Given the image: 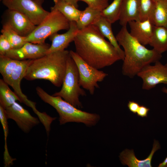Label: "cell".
I'll return each instance as SVG.
<instances>
[{
    "mask_svg": "<svg viewBox=\"0 0 167 167\" xmlns=\"http://www.w3.org/2000/svg\"><path fill=\"white\" fill-rule=\"evenodd\" d=\"M66 2L69 3L73 6L76 8H78L79 5L78 4V0H63Z\"/></svg>",
    "mask_w": 167,
    "mask_h": 167,
    "instance_id": "obj_32",
    "label": "cell"
},
{
    "mask_svg": "<svg viewBox=\"0 0 167 167\" xmlns=\"http://www.w3.org/2000/svg\"><path fill=\"white\" fill-rule=\"evenodd\" d=\"M86 3L88 6L101 11L109 5V0H78Z\"/></svg>",
    "mask_w": 167,
    "mask_h": 167,
    "instance_id": "obj_28",
    "label": "cell"
},
{
    "mask_svg": "<svg viewBox=\"0 0 167 167\" xmlns=\"http://www.w3.org/2000/svg\"><path fill=\"white\" fill-rule=\"evenodd\" d=\"M158 167H167V156L162 163L159 164Z\"/></svg>",
    "mask_w": 167,
    "mask_h": 167,
    "instance_id": "obj_33",
    "label": "cell"
},
{
    "mask_svg": "<svg viewBox=\"0 0 167 167\" xmlns=\"http://www.w3.org/2000/svg\"><path fill=\"white\" fill-rule=\"evenodd\" d=\"M8 85L3 79H0V106L4 109L17 101L21 102L19 98L11 90Z\"/></svg>",
    "mask_w": 167,
    "mask_h": 167,
    "instance_id": "obj_22",
    "label": "cell"
},
{
    "mask_svg": "<svg viewBox=\"0 0 167 167\" xmlns=\"http://www.w3.org/2000/svg\"><path fill=\"white\" fill-rule=\"evenodd\" d=\"M1 32L10 43L12 49L19 48L27 42L25 37L19 35L6 23L3 24Z\"/></svg>",
    "mask_w": 167,
    "mask_h": 167,
    "instance_id": "obj_24",
    "label": "cell"
},
{
    "mask_svg": "<svg viewBox=\"0 0 167 167\" xmlns=\"http://www.w3.org/2000/svg\"><path fill=\"white\" fill-rule=\"evenodd\" d=\"M44 0H3V4L10 9L19 11L36 25L39 24L49 14L42 5Z\"/></svg>",
    "mask_w": 167,
    "mask_h": 167,
    "instance_id": "obj_8",
    "label": "cell"
},
{
    "mask_svg": "<svg viewBox=\"0 0 167 167\" xmlns=\"http://www.w3.org/2000/svg\"><path fill=\"white\" fill-rule=\"evenodd\" d=\"M161 91L167 94V88L166 87H163L161 89Z\"/></svg>",
    "mask_w": 167,
    "mask_h": 167,
    "instance_id": "obj_34",
    "label": "cell"
},
{
    "mask_svg": "<svg viewBox=\"0 0 167 167\" xmlns=\"http://www.w3.org/2000/svg\"><path fill=\"white\" fill-rule=\"evenodd\" d=\"M74 42L76 53L88 64L97 69L122 60L117 50L94 25L79 30Z\"/></svg>",
    "mask_w": 167,
    "mask_h": 167,
    "instance_id": "obj_1",
    "label": "cell"
},
{
    "mask_svg": "<svg viewBox=\"0 0 167 167\" xmlns=\"http://www.w3.org/2000/svg\"><path fill=\"white\" fill-rule=\"evenodd\" d=\"M128 24L130 34L141 44L149 45L152 34L154 25L150 19L144 21L133 20Z\"/></svg>",
    "mask_w": 167,
    "mask_h": 167,
    "instance_id": "obj_15",
    "label": "cell"
},
{
    "mask_svg": "<svg viewBox=\"0 0 167 167\" xmlns=\"http://www.w3.org/2000/svg\"><path fill=\"white\" fill-rule=\"evenodd\" d=\"M0 0V1H2L3 0Z\"/></svg>",
    "mask_w": 167,
    "mask_h": 167,
    "instance_id": "obj_35",
    "label": "cell"
},
{
    "mask_svg": "<svg viewBox=\"0 0 167 167\" xmlns=\"http://www.w3.org/2000/svg\"><path fill=\"white\" fill-rule=\"evenodd\" d=\"M32 60H21L10 76L3 80L8 85L12 87L15 93L20 99L21 103L32 107L36 105V103L28 100L22 92L20 87L22 79L24 78L28 66Z\"/></svg>",
    "mask_w": 167,
    "mask_h": 167,
    "instance_id": "obj_13",
    "label": "cell"
},
{
    "mask_svg": "<svg viewBox=\"0 0 167 167\" xmlns=\"http://www.w3.org/2000/svg\"><path fill=\"white\" fill-rule=\"evenodd\" d=\"M116 37L124 52L122 74L130 78H133L145 66L159 61L162 57V54L153 49L147 48L131 36L126 26L122 27Z\"/></svg>",
    "mask_w": 167,
    "mask_h": 167,
    "instance_id": "obj_2",
    "label": "cell"
},
{
    "mask_svg": "<svg viewBox=\"0 0 167 167\" xmlns=\"http://www.w3.org/2000/svg\"><path fill=\"white\" fill-rule=\"evenodd\" d=\"M7 119L13 120L25 133H29L35 126L38 125V119L32 116L29 112L16 102L4 109Z\"/></svg>",
    "mask_w": 167,
    "mask_h": 167,
    "instance_id": "obj_10",
    "label": "cell"
},
{
    "mask_svg": "<svg viewBox=\"0 0 167 167\" xmlns=\"http://www.w3.org/2000/svg\"><path fill=\"white\" fill-rule=\"evenodd\" d=\"M155 10L151 21L156 26L167 28V0H156Z\"/></svg>",
    "mask_w": 167,
    "mask_h": 167,
    "instance_id": "obj_23",
    "label": "cell"
},
{
    "mask_svg": "<svg viewBox=\"0 0 167 167\" xmlns=\"http://www.w3.org/2000/svg\"><path fill=\"white\" fill-rule=\"evenodd\" d=\"M12 48L11 44L3 34L0 35V55L4 56Z\"/></svg>",
    "mask_w": 167,
    "mask_h": 167,
    "instance_id": "obj_29",
    "label": "cell"
},
{
    "mask_svg": "<svg viewBox=\"0 0 167 167\" xmlns=\"http://www.w3.org/2000/svg\"><path fill=\"white\" fill-rule=\"evenodd\" d=\"M93 25L95 26L101 34L108 40L109 41L117 50L123 61L125 56L124 52L120 48L116 36L114 35L112 30V24L101 16Z\"/></svg>",
    "mask_w": 167,
    "mask_h": 167,
    "instance_id": "obj_18",
    "label": "cell"
},
{
    "mask_svg": "<svg viewBox=\"0 0 167 167\" xmlns=\"http://www.w3.org/2000/svg\"><path fill=\"white\" fill-rule=\"evenodd\" d=\"M139 106V105L138 103L134 101H129L127 104L129 110L134 114L137 113Z\"/></svg>",
    "mask_w": 167,
    "mask_h": 167,
    "instance_id": "obj_31",
    "label": "cell"
},
{
    "mask_svg": "<svg viewBox=\"0 0 167 167\" xmlns=\"http://www.w3.org/2000/svg\"><path fill=\"white\" fill-rule=\"evenodd\" d=\"M142 80V88L150 90L157 85H167V65L158 61L144 67L137 75Z\"/></svg>",
    "mask_w": 167,
    "mask_h": 167,
    "instance_id": "obj_9",
    "label": "cell"
},
{
    "mask_svg": "<svg viewBox=\"0 0 167 167\" xmlns=\"http://www.w3.org/2000/svg\"><path fill=\"white\" fill-rule=\"evenodd\" d=\"M79 30L76 22L71 21L70 28L66 32L62 34L56 32L51 35L49 37L52 44L46 54L65 50L70 43L74 41Z\"/></svg>",
    "mask_w": 167,
    "mask_h": 167,
    "instance_id": "obj_14",
    "label": "cell"
},
{
    "mask_svg": "<svg viewBox=\"0 0 167 167\" xmlns=\"http://www.w3.org/2000/svg\"><path fill=\"white\" fill-rule=\"evenodd\" d=\"M50 46L45 42L34 44L27 42L19 48L11 49L4 56L18 60L35 59L45 55Z\"/></svg>",
    "mask_w": 167,
    "mask_h": 167,
    "instance_id": "obj_11",
    "label": "cell"
},
{
    "mask_svg": "<svg viewBox=\"0 0 167 167\" xmlns=\"http://www.w3.org/2000/svg\"><path fill=\"white\" fill-rule=\"evenodd\" d=\"M166 64V65H167V63H166V64Z\"/></svg>",
    "mask_w": 167,
    "mask_h": 167,
    "instance_id": "obj_36",
    "label": "cell"
},
{
    "mask_svg": "<svg viewBox=\"0 0 167 167\" xmlns=\"http://www.w3.org/2000/svg\"><path fill=\"white\" fill-rule=\"evenodd\" d=\"M54 5L52 7L60 11L70 22L78 21L81 11L63 0H54Z\"/></svg>",
    "mask_w": 167,
    "mask_h": 167,
    "instance_id": "obj_20",
    "label": "cell"
},
{
    "mask_svg": "<svg viewBox=\"0 0 167 167\" xmlns=\"http://www.w3.org/2000/svg\"></svg>",
    "mask_w": 167,
    "mask_h": 167,
    "instance_id": "obj_37",
    "label": "cell"
},
{
    "mask_svg": "<svg viewBox=\"0 0 167 167\" xmlns=\"http://www.w3.org/2000/svg\"><path fill=\"white\" fill-rule=\"evenodd\" d=\"M5 21L20 36L26 37L35 29V25L25 15L16 10L8 9L4 15Z\"/></svg>",
    "mask_w": 167,
    "mask_h": 167,
    "instance_id": "obj_12",
    "label": "cell"
},
{
    "mask_svg": "<svg viewBox=\"0 0 167 167\" xmlns=\"http://www.w3.org/2000/svg\"><path fill=\"white\" fill-rule=\"evenodd\" d=\"M69 51L64 50L46 54L32 60L24 79L29 81L43 79L49 81L56 87L62 84Z\"/></svg>",
    "mask_w": 167,
    "mask_h": 167,
    "instance_id": "obj_3",
    "label": "cell"
},
{
    "mask_svg": "<svg viewBox=\"0 0 167 167\" xmlns=\"http://www.w3.org/2000/svg\"><path fill=\"white\" fill-rule=\"evenodd\" d=\"M70 22L58 10L52 7L49 14L34 31L25 37L26 42L34 44L45 43V41L59 31L70 28Z\"/></svg>",
    "mask_w": 167,
    "mask_h": 167,
    "instance_id": "obj_6",
    "label": "cell"
},
{
    "mask_svg": "<svg viewBox=\"0 0 167 167\" xmlns=\"http://www.w3.org/2000/svg\"><path fill=\"white\" fill-rule=\"evenodd\" d=\"M155 0H140L139 15L140 21L152 20L156 7Z\"/></svg>",
    "mask_w": 167,
    "mask_h": 167,
    "instance_id": "obj_27",
    "label": "cell"
},
{
    "mask_svg": "<svg viewBox=\"0 0 167 167\" xmlns=\"http://www.w3.org/2000/svg\"><path fill=\"white\" fill-rule=\"evenodd\" d=\"M37 94L45 102L54 107L59 115L61 125L70 122L82 123L86 126H95L100 119L96 113L82 111L65 101L61 97L50 95L41 87L36 88Z\"/></svg>",
    "mask_w": 167,
    "mask_h": 167,
    "instance_id": "obj_4",
    "label": "cell"
},
{
    "mask_svg": "<svg viewBox=\"0 0 167 167\" xmlns=\"http://www.w3.org/2000/svg\"><path fill=\"white\" fill-rule=\"evenodd\" d=\"M140 0H123L119 18V24L126 26L133 20H140L139 15Z\"/></svg>",
    "mask_w": 167,
    "mask_h": 167,
    "instance_id": "obj_17",
    "label": "cell"
},
{
    "mask_svg": "<svg viewBox=\"0 0 167 167\" xmlns=\"http://www.w3.org/2000/svg\"><path fill=\"white\" fill-rule=\"evenodd\" d=\"M149 45L162 54L167 51V28L154 25Z\"/></svg>",
    "mask_w": 167,
    "mask_h": 167,
    "instance_id": "obj_19",
    "label": "cell"
},
{
    "mask_svg": "<svg viewBox=\"0 0 167 167\" xmlns=\"http://www.w3.org/2000/svg\"><path fill=\"white\" fill-rule=\"evenodd\" d=\"M69 54L78 68L80 86L93 95L95 88L99 87L98 83L102 81L108 74L88 64L75 52L70 50Z\"/></svg>",
    "mask_w": 167,
    "mask_h": 167,
    "instance_id": "obj_7",
    "label": "cell"
},
{
    "mask_svg": "<svg viewBox=\"0 0 167 167\" xmlns=\"http://www.w3.org/2000/svg\"><path fill=\"white\" fill-rule=\"evenodd\" d=\"M101 11L89 6L86 7L81 11L79 17L76 22L78 29L80 30L93 25L101 16Z\"/></svg>",
    "mask_w": 167,
    "mask_h": 167,
    "instance_id": "obj_21",
    "label": "cell"
},
{
    "mask_svg": "<svg viewBox=\"0 0 167 167\" xmlns=\"http://www.w3.org/2000/svg\"><path fill=\"white\" fill-rule=\"evenodd\" d=\"M20 62V60L0 55V72L3 80L10 76Z\"/></svg>",
    "mask_w": 167,
    "mask_h": 167,
    "instance_id": "obj_26",
    "label": "cell"
},
{
    "mask_svg": "<svg viewBox=\"0 0 167 167\" xmlns=\"http://www.w3.org/2000/svg\"><path fill=\"white\" fill-rule=\"evenodd\" d=\"M62 86L60 91L52 95L61 97L78 108H82L79 98L80 96H86V93L81 88L78 69L70 54L67 60L65 73Z\"/></svg>",
    "mask_w": 167,
    "mask_h": 167,
    "instance_id": "obj_5",
    "label": "cell"
},
{
    "mask_svg": "<svg viewBox=\"0 0 167 167\" xmlns=\"http://www.w3.org/2000/svg\"><path fill=\"white\" fill-rule=\"evenodd\" d=\"M149 110V108L144 105H140L136 113L138 116L141 117H147Z\"/></svg>",
    "mask_w": 167,
    "mask_h": 167,
    "instance_id": "obj_30",
    "label": "cell"
},
{
    "mask_svg": "<svg viewBox=\"0 0 167 167\" xmlns=\"http://www.w3.org/2000/svg\"><path fill=\"white\" fill-rule=\"evenodd\" d=\"M161 148L159 142L154 140L153 148L149 155L145 159L139 160L135 156L133 150L126 149L120 154L122 164L129 167H151V161L154 153Z\"/></svg>",
    "mask_w": 167,
    "mask_h": 167,
    "instance_id": "obj_16",
    "label": "cell"
},
{
    "mask_svg": "<svg viewBox=\"0 0 167 167\" xmlns=\"http://www.w3.org/2000/svg\"><path fill=\"white\" fill-rule=\"evenodd\" d=\"M123 0H113L101 11V15L112 24L119 20Z\"/></svg>",
    "mask_w": 167,
    "mask_h": 167,
    "instance_id": "obj_25",
    "label": "cell"
}]
</instances>
